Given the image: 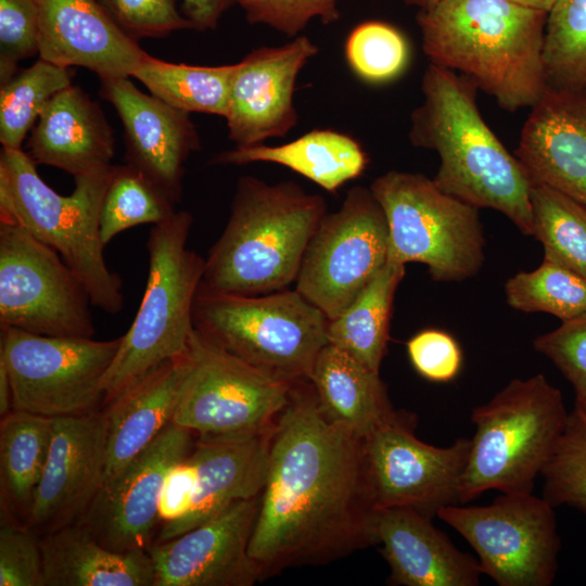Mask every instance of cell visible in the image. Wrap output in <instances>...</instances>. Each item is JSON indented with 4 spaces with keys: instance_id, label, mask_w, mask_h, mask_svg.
Here are the masks:
<instances>
[{
    "instance_id": "f546056e",
    "label": "cell",
    "mask_w": 586,
    "mask_h": 586,
    "mask_svg": "<svg viewBox=\"0 0 586 586\" xmlns=\"http://www.w3.org/2000/svg\"><path fill=\"white\" fill-rule=\"evenodd\" d=\"M405 272V265L387 260L355 301L329 320V343L375 372L386 353L393 300Z\"/></svg>"
},
{
    "instance_id": "f907efd6",
    "label": "cell",
    "mask_w": 586,
    "mask_h": 586,
    "mask_svg": "<svg viewBox=\"0 0 586 586\" xmlns=\"http://www.w3.org/2000/svg\"><path fill=\"white\" fill-rule=\"evenodd\" d=\"M575 407L586 419V387L575 393Z\"/></svg>"
},
{
    "instance_id": "277c9868",
    "label": "cell",
    "mask_w": 586,
    "mask_h": 586,
    "mask_svg": "<svg viewBox=\"0 0 586 586\" xmlns=\"http://www.w3.org/2000/svg\"><path fill=\"white\" fill-rule=\"evenodd\" d=\"M326 214L323 198L295 182L240 177L198 292L262 295L288 289Z\"/></svg>"
},
{
    "instance_id": "ac0fdd59",
    "label": "cell",
    "mask_w": 586,
    "mask_h": 586,
    "mask_svg": "<svg viewBox=\"0 0 586 586\" xmlns=\"http://www.w3.org/2000/svg\"><path fill=\"white\" fill-rule=\"evenodd\" d=\"M318 51V46L302 35L281 46L255 48L234 64L225 119L235 146L283 137L296 126V80Z\"/></svg>"
},
{
    "instance_id": "ab89813d",
    "label": "cell",
    "mask_w": 586,
    "mask_h": 586,
    "mask_svg": "<svg viewBox=\"0 0 586 586\" xmlns=\"http://www.w3.org/2000/svg\"><path fill=\"white\" fill-rule=\"evenodd\" d=\"M39 54V11L36 0H0V85L18 63Z\"/></svg>"
},
{
    "instance_id": "836d02e7",
    "label": "cell",
    "mask_w": 586,
    "mask_h": 586,
    "mask_svg": "<svg viewBox=\"0 0 586 586\" xmlns=\"http://www.w3.org/2000/svg\"><path fill=\"white\" fill-rule=\"evenodd\" d=\"M69 67L39 58L31 66L0 85V142L2 148L21 150L49 101L72 85Z\"/></svg>"
},
{
    "instance_id": "6da1fadb",
    "label": "cell",
    "mask_w": 586,
    "mask_h": 586,
    "mask_svg": "<svg viewBox=\"0 0 586 586\" xmlns=\"http://www.w3.org/2000/svg\"><path fill=\"white\" fill-rule=\"evenodd\" d=\"M362 440L330 420L308 379L294 381L269 436L249 544L262 577L377 544Z\"/></svg>"
},
{
    "instance_id": "c3c4849f",
    "label": "cell",
    "mask_w": 586,
    "mask_h": 586,
    "mask_svg": "<svg viewBox=\"0 0 586 586\" xmlns=\"http://www.w3.org/2000/svg\"><path fill=\"white\" fill-rule=\"evenodd\" d=\"M12 410L11 383L8 370L0 360V416L1 418Z\"/></svg>"
},
{
    "instance_id": "8d00e7d4",
    "label": "cell",
    "mask_w": 586,
    "mask_h": 586,
    "mask_svg": "<svg viewBox=\"0 0 586 586\" xmlns=\"http://www.w3.org/2000/svg\"><path fill=\"white\" fill-rule=\"evenodd\" d=\"M508 305L523 313H546L561 321L586 314V278L547 259L505 283Z\"/></svg>"
},
{
    "instance_id": "4316f807",
    "label": "cell",
    "mask_w": 586,
    "mask_h": 586,
    "mask_svg": "<svg viewBox=\"0 0 586 586\" xmlns=\"http://www.w3.org/2000/svg\"><path fill=\"white\" fill-rule=\"evenodd\" d=\"M39 546L46 586L154 585L148 550L111 549L80 523L48 532Z\"/></svg>"
},
{
    "instance_id": "bcb514c9",
    "label": "cell",
    "mask_w": 586,
    "mask_h": 586,
    "mask_svg": "<svg viewBox=\"0 0 586 586\" xmlns=\"http://www.w3.org/2000/svg\"><path fill=\"white\" fill-rule=\"evenodd\" d=\"M196 488V468L188 455L168 470L158 497V520L175 523L190 511Z\"/></svg>"
},
{
    "instance_id": "484cf974",
    "label": "cell",
    "mask_w": 586,
    "mask_h": 586,
    "mask_svg": "<svg viewBox=\"0 0 586 586\" xmlns=\"http://www.w3.org/2000/svg\"><path fill=\"white\" fill-rule=\"evenodd\" d=\"M187 368V353L166 360L105 405L104 482L123 471L173 421Z\"/></svg>"
},
{
    "instance_id": "d4e9b609",
    "label": "cell",
    "mask_w": 586,
    "mask_h": 586,
    "mask_svg": "<svg viewBox=\"0 0 586 586\" xmlns=\"http://www.w3.org/2000/svg\"><path fill=\"white\" fill-rule=\"evenodd\" d=\"M271 430L247 437L200 438L189 454L196 468V488L191 509L181 520L164 524L157 543L196 527L238 500L259 495L265 480Z\"/></svg>"
},
{
    "instance_id": "9a60e30c",
    "label": "cell",
    "mask_w": 586,
    "mask_h": 586,
    "mask_svg": "<svg viewBox=\"0 0 586 586\" xmlns=\"http://www.w3.org/2000/svg\"><path fill=\"white\" fill-rule=\"evenodd\" d=\"M471 441L448 447L418 440L399 413L362 440L365 475L374 510L406 507L433 519L459 502Z\"/></svg>"
},
{
    "instance_id": "b9f144b4",
    "label": "cell",
    "mask_w": 586,
    "mask_h": 586,
    "mask_svg": "<svg viewBox=\"0 0 586 586\" xmlns=\"http://www.w3.org/2000/svg\"><path fill=\"white\" fill-rule=\"evenodd\" d=\"M340 0H235L250 24L267 25L275 30L294 38L319 18L322 24H331L340 18Z\"/></svg>"
},
{
    "instance_id": "681fc988",
    "label": "cell",
    "mask_w": 586,
    "mask_h": 586,
    "mask_svg": "<svg viewBox=\"0 0 586 586\" xmlns=\"http://www.w3.org/2000/svg\"><path fill=\"white\" fill-rule=\"evenodd\" d=\"M511 1H514V2H517L519 4H522V5H525V7H528V8H533V9L544 11L546 13L549 12L551 7L556 2V0H511Z\"/></svg>"
},
{
    "instance_id": "74e56055",
    "label": "cell",
    "mask_w": 586,
    "mask_h": 586,
    "mask_svg": "<svg viewBox=\"0 0 586 586\" xmlns=\"http://www.w3.org/2000/svg\"><path fill=\"white\" fill-rule=\"evenodd\" d=\"M352 72L368 84H385L399 77L408 66L410 48L403 33L381 21L355 26L344 46Z\"/></svg>"
},
{
    "instance_id": "44dd1931",
    "label": "cell",
    "mask_w": 586,
    "mask_h": 586,
    "mask_svg": "<svg viewBox=\"0 0 586 586\" xmlns=\"http://www.w3.org/2000/svg\"><path fill=\"white\" fill-rule=\"evenodd\" d=\"M39 58L99 76L130 77L146 52L125 34L98 0H36Z\"/></svg>"
},
{
    "instance_id": "8fae6325",
    "label": "cell",
    "mask_w": 586,
    "mask_h": 586,
    "mask_svg": "<svg viewBox=\"0 0 586 586\" xmlns=\"http://www.w3.org/2000/svg\"><path fill=\"white\" fill-rule=\"evenodd\" d=\"M122 336H47L1 327L0 360L10 378L12 409L49 418L82 416L103 405L102 380Z\"/></svg>"
},
{
    "instance_id": "816d5d0a",
    "label": "cell",
    "mask_w": 586,
    "mask_h": 586,
    "mask_svg": "<svg viewBox=\"0 0 586 586\" xmlns=\"http://www.w3.org/2000/svg\"><path fill=\"white\" fill-rule=\"evenodd\" d=\"M442 0H405V2L409 5H416L419 9H425L429 7H432Z\"/></svg>"
},
{
    "instance_id": "d6a6232c",
    "label": "cell",
    "mask_w": 586,
    "mask_h": 586,
    "mask_svg": "<svg viewBox=\"0 0 586 586\" xmlns=\"http://www.w3.org/2000/svg\"><path fill=\"white\" fill-rule=\"evenodd\" d=\"M530 195L544 259L586 278V207L533 179Z\"/></svg>"
},
{
    "instance_id": "f1b7e54d",
    "label": "cell",
    "mask_w": 586,
    "mask_h": 586,
    "mask_svg": "<svg viewBox=\"0 0 586 586\" xmlns=\"http://www.w3.org/2000/svg\"><path fill=\"white\" fill-rule=\"evenodd\" d=\"M211 162L221 165L278 164L334 193L362 175L369 157L354 137L333 129H314L280 145L234 146L216 154Z\"/></svg>"
},
{
    "instance_id": "f5cc1de1",
    "label": "cell",
    "mask_w": 586,
    "mask_h": 586,
    "mask_svg": "<svg viewBox=\"0 0 586 586\" xmlns=\"http://www.w3.org/2000/svg\"><path fill=\"white\" fill-rule=\"evenodd\" d=\"M576 508L586 513V502L578 505Z\"/></svg>"
},
{
    "instance_id": "7a4b0ae2",
    "label": "cell",
    "mask_w": 586,
    "mask_h": 586,
    "mask_svg": "<svg viewBox=\"0 0 586 586\" xmlns=\"http://www.w3.org/2000/svg\"><path fill=\"white\" fill-rule=\"evenodd\" d=\"M421 88L423 102L411 114L409 139L437 153L435 184L479 209L501 213L520 232L534 235L532 178L484 120L475 85L430 63Z\"/></svg>"
},
{
    "instance_id": "7402d4cb",
    "label": "cell",
    "mask_w": 586,
    "mask_h": 586,
    "mask_svg": "<svg viewBox=\"0 0 586 586\" xmlns=\"http://www.w3.org/2000/svg\"><path fill=\"white\" fill-rule=\"evenodd\" d=\"M531 109L514 155L533 180L586 207V92L547 88Z\"/></svg>"
},
{
    "instance_id": "e0dca14e",
    "label": "cell",
    "mask_w": 586,
    "mask_h": 586,
    "mask_svg": "<svg viewBox=\"0 0 586 586\" xmlns=\"http://www.w3.org/2000/svg\"><path fill=\"white\" fill-rule=\"evenodd\" d=\"M191 434L170 422L123 471L104 482L80 524L111 549L148 550L164 479L190 454Z\"/></svg>"
},
{
    "instance_id": "ee69618b",
    "label": "cell",
    "mask_w": 586,
    "mask_h": 586,
    "mask_svg": "<svg viewBox=\"0 0 586 586\" xmlns=\"http://www.w3.org/2000/svg\"><path fill=\"white\" fill-rule=\"evenodd\" d=\"M0 586H46L39 542L30 531L1 527Z\"/></svg>"
},
{
    "instance_id": "e575fe53",
    "label": "cell",
    "mask_w": 586,
    "mask_h": 586,
    "mask_svg": "<svg viewBox=\"0 0 586 586\" xmlns=\"http://www.w3.org/2000/svg\"><path fill=\"white\" fill-rule=\"evenodd\" d=\"M176 204L146 175L128 165H114L100 215V238L106 246L117 234L132 227L156 225L168 219Z\"/></svg>"
},
{
    "instance_id": "d590c367",
    "label": "cell",
    "mask_w": 586,
    "mask_h": 586,
    "mask_svg": "<svg viewBox=\"0 0 586 586\" xmlns=\"http://www.w3.org/2000/svg\"><path fill=\"white\" fill-rule=\"evenodd\" d=\"M547 88L586 92V0H556L544 36Z\"/></svg>"
},
{
    "instance_id": "f35d334b",
    "label": "cell",
    "mask_w": 586,
    "mask_h": 586,
    "mask_svg": "<svg viewBox=\"0 0 586 586\" xmlns=\"http://www.w3.org/2000/svg\"><path fill=\"white\" fill-rule=\"evenodd\" d=\"M540 475L542 497L551 506L586 502V419L576 408L569 412Z\"/></svg>"
},
{
    "instance_id": "4dcf8cb0",
    "label": "cell",
    "mask_w": 586,
    "mask_h": 586,
    "mask_svg": "<svg viewBox=\"0 0 586 586\" xmlns=\"http://www.w3.org/2000/svg\"><path fill=\"white\" fill-rule=\"evenodd\" d=\"M234 64L199 66L173 63L150 54L132 73L150 93L186 113L227 117Z\"/></svg>"
},
{
    "instance_id": "3957f363",
    "label": "cell",
    "mask_w": 586,
    "mask_h": 586,
    "mask_svg": "<svg viewBox=\"0 0 586 586\" xmlns=\"http://www.w3.org/2000/svg\"><path fill=\"white\" fill-rule=\"evenodd\" d=\"M546 20L511 0H442L417 14L431 63L460 72L509 112L534 106L547 90Z\"/></svg>"
},
{
    "instance_id": "5bb4252c",
    "label": "cell",
    "mask_w": 586,
    "mask_h": 586,
    "mask_svg": "<svg viewBox=\"0 0 586 586\" xmlns=\"http://www.w3.org/2000/svg\"><path fill=\"white\" fill-rule=\"evenodd\" d=\"M388 260V228L370 188H352L314 232L295 281L329 320L340 316Z\"/></svg>"
},
{
    "instance_id": "f6af8a7d",
    "label": "cell",
    "mask_w": 586,
    "mask_h": 586,
    "mask_svg": "<svg viewBox=\"0 0 586 586\" xmlns=\"http://www.w3.org/2000/svg\"><path fill=\"white\" fill-rule=\"evenodd\" d=\"M407 352L415 370L429 381L449 382L460 371L461 348L445 331H420L407 342Z\"/></svg>"
},
{
    "instance_id": "8992f818",
    "label": "cell",
    "mask_w": 586,
    "mask_h": 586,
    "mask_svg": "<svg viewBox=\"0 0 586 586\" xmlns=\"http://www.w3.org/2000/svg\"><path fill=\"white\" fill-rule=\"evenodd\" d=\"M192 221L189 212L176 211L150 230L144 293L102 380L103 406L162 362L188 351L205 264L188 247Z\"/></svg>"
},
{
    "instance_id": "ffe728a7",
    "label": "cell",
    "mask_w": 586,
    "mask_h": 586,
    "mask_svg": "<svg viewBox=\"0 0 586 586\" xmlns=\"http://www.w3.org/2000/svg\"><path fill=\"white\" fill-rule=\"evenodd\" d=\"M100 81L101 98L114 106L123 124L126 164L146 175L177 205L184 164L201 149L190 114L142 92L129 77Z\"/></svg>"
},
{
    "instance_id": "4fadbf2b",
    "label": "cell",
    "mask_w": 586,
    "mask_h": 586,
    "mask_svg": "<svg viewBox=\"0 0 586 586\" xmlns=\"http://www.w3.org/2000/svg\"><path fill=\"white\" fill-rule=\"evenodd\" d=\"M90 296L61 255L16 224L0 221V327L93 337Z\"/></svg>"
},
{
    "instance_id": "1f68e13d",
    "label": "cell",
    "mask_w": 586,
    "mask_h": 586,
    "mask_svg": "<svg viewBox=\"0 0 586 586\" xmlns=\"http://www.w3.org/2000/svg\"><path fill=\"white\" fill-rule=\"evenodd\" d=\"M53 418L12 409L0 424L2 487L27 512L43 473Z\"/></svg>"
},
{
    "instance_id": "2e32d148",
    "label": "cell",
    "mask_w": 586,
    "mask_h": 586,
    "mask_svg": "<svg viewBox=\"0 0 586 586\" xmlns=\"http://www.w3.org/2000/svg\"><path fill=\"white\" fill-rule=\"evenodd\" d=\"M106 463L104 411L53 418L47 463L27 510L28 526L52 532L81 520L103 486Z\"/></svg>"
},
{
    "instance_id": "5b68a950",
    "label": "cell",
    "mask_w": 586,
    "mask_h": 586,
    "mask_svg": "<svg viewBox=\"0 0 586 586\" xmlns=\"http://www.w3.org/2000/svg\"><path fill=\"white\" fill-rule=\"evenodd\" d=\"M21 150L0 153V221L16 224L56 251L87 289L92 306L115 315L124 305L119 276L105 263L99 215L114 165L74 177L62 195L39 176Z\"/></svg>"
},
{
    "instance_id": "603a6c76",
    "label": "cell",
    "mask_w": 586,
    "mask_h": 586,
    "mask_svg": "<svg viewBox=\"0 0 586 586\" xmlns=\"http://www.w3.org/2000/svg\"><path fill=\"white\" fill-rule=\"evenodd\" d=\"M420 512L394 507L375 510L373 533L387 561L388 582L404 586H476L479 560L459 550Z\"/></svg>"
},
{
    "instance_id": "7bdbcfd3",
    "label": "cell",
    "mask_w": 586,
    "mask_h": 586,
    "mask_svg": "<svg viewBox=\"0 0 586 586\" xmlns=\"http://www.w3.org/2000/svg\"><path fill=\"white\" fill-rule=\"evenodd\" d=\"M533 347L553 362L575 393L586 387V314L538 335Z\"/></svg>"
},
{
    "instance_id": "7dc6e473",
    "label": "cell",
    "mask_w": 586,
    "mask_h": 586,
    "mask_svg": "<svg viewBox=\"0 0 586 586\" xmlns=\"http://www.w3.org/2000/svg\"><path fill=\"white\" fill-rule=\"evenodd\" d=\"M235 0H182V13L198 31L214 30Z\"/></svg>"
},
{
    "instance_id": "30bf717a",
    "label": "cell",
    "mask_w": 586,
    "mask_h": 586,
    "mask_svg": "<svg viewBox=\"0 0 586 586\" xmlns=\"http://www.w3.org/2000/svg\"><path fill=\"white\" fill-rule=\"evenodd\" d=\"M173 423L200 438H237L270 431L294 382L232 355L195 327Z\"/></svg>"
},
{
    "instance_id": "7c38bea8",
    "label": "cell",
    "mask_w": 586,
    "mask_h": 586,
    "mask_svg": "<svg viewBox=\"0 0 586 586\" xmlns=\"http://www.w3.org/2000/svg\"><path fill=\"white\" fill-rule=\"evenodd\" d=\"M437 517L470 544L483 574L499 586L555 582L561 540L555 507L543 497L502 493L486 506H446Z\"/></svg>"
},
{
    "instance_id": "52a82bcc",
    "label": "cell",
    "mask_w": 586,
    "mask_h": 586,
    "mask_svg": "<svg viewBox=\"0 0 586 586\" xmlns=\"http://www.w3.org/2000/svg\"><path fill=\"white\" fill-rule=\"evenodd\" d=\"M569 412L559 388L544 374L513 379L475 407V432L460 480L459 502L484 492L532 493L564 429Z\"/></svg>"
},
{
    "instance_id": "9c48e42d",
    "label": "cell",
    "mask_w": 586,
    "mask_h": 586,
    "mask_svg": "<svg viewBox=\"0 0 586 586\" xmlns=\"http://www.w3.org/2000/svg\"><path fill=\"white\" fill-rule=\"evenodd\" d=\"M370 190L386 218L390 262L424 264L438 282L479 273L485 260L479 208L409 171H387Z\"/></svg>"
},
{
    "instance_id": "d6986e66",
    "label": "cell",
    "mask_w": 586,
    "mask_h": 586,
    "mask_svg": "<svg viewBox=\"0 0 586 586\" xmlns=\"http://www.w3.org/2000/svg\"><path fill=\"white\" fill-rule=\"evenodd\" d=\"M259 495L228 508L148 552L153 586H251L262 574L249 555Z\"/></svg>"
},
{
    "instance_id": "ba28073f",
    "label": "cell",
    "mask_w": 586,
    "mask_h": 586,
    "mask_svg": "<svg viewBox=\"0 0 586 586\" xmlns=\"http://www.w3.org/2000/svg\"><path fill=\"white\" fill-rule=\"evenodd\" d=\"M194 327L245 362L283 380L308 379L329 343V319L297 290L262 295L198 292Z\"/></svg>"
},
{
    "instance_id": "83f0119b",
    "label": "cell",
    "mask_w": 586,
    "mask_h": 586,
    "mask_svg": "<svg viewBox=\"0 0 586 586\" xmlns=\"http://www.w3.org/2000/svg\"><path fill=\"white\" fill-rule=\"evenodd\" d=\"M308 380L326 416L360 440L398 415L380 372L330 343L318 354Z\"/></svg>"
},
{
    "instance_id": "cb8c5ba5",
    "label": "cell",
    "mask_w": 586,
    "mask_h": 586,
    "mask_svg": "<svg viewBox=\"0 0 586 586\" xmlns=\"http://www.w3.org/2000/svg\"><path fill=\"white\" fill-rule=\"evenodd\" d=\"M114 143L101 106L72 84L42 110L26 153L36 165L53 166L77 177L111 166Z\"/></svg>"
},
{
    "instance_id": "60d3db41",
    "label": "cell",
    "mask_w": 586,
    "mask_h": 586,
    "mask_svg": "<svg viewBox=\"0 0 586 586\" xmlns=\"http://www.w3.org/2000/svg\"><path fill=\"white\" fill-rule=\"evenodd\" d=\"M115 24L130 38H164L193 29L176 0H98ZM194 30V29H193Z\"/></svg>"
}]
</instances>
